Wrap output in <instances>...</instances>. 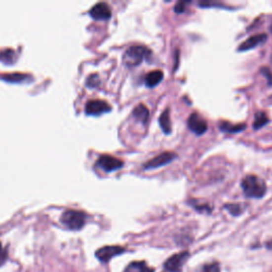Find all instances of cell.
Masks as SVG:
<instances>
[{"label":"cell","instance_id":"1","mask_svg":"<svg viewBox=\"0 0 272 272\" xmlns=\"http://www.w3.org/2000/svg\"><path fill=\"white\" fill-rule=\"evenodd\" d=\"M241 188L243 194L249 198L260 199L267 193L266 183L255 174H249L243 178L241 181Z\"/></svg>","mask_w":272,"mask_h":272},{"label":"cell","instance_id":"2","mask_svg":"<svg viewBox=\"0 0 272 272\" xmlns=\"http://www.w3.org/2000/svg\"><path fill=\"white\" fill-rule=\"evenodd\" d=\"M150 50L142 45H134L129 47L123 55V62L130 67L137 66L150 55Z\"/></svg>","mask_w":272,"mask_h":272},{"label":"cell","instance_id":"3","mask_svg":"<svg viewBox=\"0 0 272 272\" xmlns=\"http://www.w3.org/2000/svg\"><path fill=\"white\" fill-rule=\"evenodd\" d=\"M86 216L82 211H77L73 210V208H69L63 213L61 220L64 225L72 229V230H79L81 229L85 223Z\"/></svg>","mask_w":272,"mask_h":272},{"label":"cell","instance_id":"4","mask_svg":"<svg viewBox=\"0 0 272 272\" xmlns=\"http://www.w3.org/2000/svg\"><path fill=\"white\" fill-rule=\"evenodd\" d=\"M97 165H98L100 168H102L104 171H114L121 168L123 166V162L121 159L117 158L113 155H102L97 159Z\"/></svg>","mask_w":272,"mask_h":272},{"label":"cell","instance_id":"5","mask_svg":"<svg viewBox=\"0 0 272 272\" xmlns=\"http://www.w3.org/2000/svg\"><path fill=\"white\" fill-rule=\"evenodd\" d=\"M176 157H177V155H174L173 152H162L161 155H158L155 157L151 158L150 161H148L147 163H146L144 165V168L145 169L158 168V167H162L164 165L171 163Z\"/></svg>","mask_w":272,"mask_h":272},{"label":"cell","instance_id":"6","mask_svg":"<svg viewBox=\"0 0 272 272\" xmlns=\"http://www.w3.org/2000/svg\"><path fill=\"white\" fill-rule=\"evenodd\" d=\"M188 256H190V253L186 252V251L174 254L165 262L164 266L170 272H180L183 267L184 263L187 261Z\"/></svg>","mask_w":272,"mask_h":272},{"label":"cell","instance_id":"7","mask_svg":"<svg viewBox=\"0 0 272 272\" xmlns=\"http://www.w3.org/2000/svg\"><path fill=\"white\" fill-rule=\"evenodd\" d=\"M124 252V249L119 246H107L97 250L96 257L102 263L110 262L113 257Z\"/></svg>","mask_w":272,"mask_h":272},{"label":"cell","instance_id":"8","mask_svg":"<svg viewBox=\"0 0 272 272\" xmlns=\"http://www.w3.org/2000/svg\"><path fill=\"white\" fill-rule=\"evenodd\" d=\"M187 125L192 132L197 135L204 134L207 131V123L199 114L193 113L190 117H188Z\"/></svg>","mask_w":272,"mask_h":272},{"label":"cell","instance_id":"9","mask_svg":"<svg viewBox=\"0 0 272 272\" xmlns=\"http://www.w3.org/2000/svg\"><path fill=\"white\" fill-rule=\"evenodd\" d=\"M111 106L104 100L92 99L88 100L85 106V112L89 115H100L111 111Z\"/></svg>","mask_w":272,"mask_h":272},{"label":"cell","instance_id":"10","mask_svg":"<svg viewBox=\"0 0 272 272\" xmlns=\"http://www.w3.org/2000/svg\"><path fill=\"white\" fill-rule=\"evenodd\" d=\"M267 39H268L267 34H265V33L256 34V36L251 37L248 39H246L245 41H242L240 46L238 47V51H247L250 49H253V48L264 44L265 41L267 40Z\"/></svg>","mask_w":272,"mask_h":272},{"label":"cell","instance_id":"11","mask_svg":"<svg viewBox=\"0 0 272 272\" xmlns=\"http://www.w3.org/2000/svg\"><path fill=\"white\" fill-rule=\"evenodd\" d=\"M89 14L95 19H108L112 15L110 5L106 2H98L92 6Z\"/></svg>","mask_w":272,"mask_h":272},{"label":"cell","instance_id":"12","mask_svg":"<svg viewBox=\"0 0 272 272\" xmlns=\"http://www.w3.org/2000/svg\"><path fill=\"white\" fill-rule=\"evenodd\" d=\"M163 78H164V74L162 71H153L146 76L145 84L148 87H155L161 83Z\"/></svg>","mask_w":272,"mask_h":272},{"label":"cell","instance_id":"13","mask_svg":"<svg viewBox=\"0 0 272 272\" xmlns=\"http://www.w3.org/2000/svg\"><path fill=\"white\" fill-rule=\"evenodd\" d=\"M159 125L163 130L164 133L170 134L171 133V120H170V112L169 109H166L162 115L159 116Z\"/></svg>","mask_w":272,"mask_h":272},{"label":"cell","instance_id":"14","mask_svg":"<svg viewBox=\"0 0 272 272\" xmlns=\"http://www.w3.org/2000/svg\"><path fill=\"white\" fill-rule=\"evenodd\" d=\"M219 128L223 132H228V133H237V132H240L246 129L245 123H239V124H234L229 121H221L219 123Z\"/></svg>","mask_w":272,"mask_h":272},{"label":"cell","instance_id":"15","mask_svg":"<svg viewBox=\"0 0 272 272\" xmlns=\"http://www.w3.org/2000/svg\"><path fill=\"white\" fill-rule=\"evenodd\" d=\"M133 116L137 118L138 120H141L143 123H147L149 119V110L145 106V104L141 103L133 110Z\"/></svg>","mask_w":272,"mask_h":272},{"label":"cell","instance_id":"16","mask_svg":"<svg viewBox=\"0 0 272 272\" xmlns=\"http://www.w3.org/2000/svg\"><path fill=\"white\" fill-rule=\"evenodd\" d=\"M124 272H153V269L148 267L145 262H133L125 268Z\"/></svg>","mask_w":272,"mask_h":272},{"label":"cell","instance_id":"17","mask_svg":"<svg viewBox=\"0 0 272 272\" xmlns=\"http://www.w3.org/2000/svg\"><path fill=\"white\" fill-rule=\"evenodd\" d=\"M268 117L264 113V112H257L255 117H254V122H253V129L259 130L263 128L265 124L268 123Z\"/></svg>","mask_w":272,"mask_h":272},{"label":"cell","instance_id":"18","mask_svg":"<svg viewBox=\"0 0 272 272\" xmlns=\"http://www.w3.org/2000/svg\"><path fill=\"white\" fill-rule=\"evenodd\" d=\"M225 208L227 211H229L230 214H232L234 216H238L242 213L243 207L240 205V203H229L225 205Z\"/></svg>","mask_w":272,"mask_h":272},{"label":"cell","instance_id":"19","mask_svg":"<svg viewBox=\"0 0 272 272\" xmlns=\"http://www.w3.org/2000/svg\"><path fill=\"white\" fill-rule=\"evenodd\" d=\"M2 78L10 80V81H20L26 78L25 74H19V73H13V74H6V75H1Z\"/></svg>","mask_w":272,"mask_h":272},{"label":"cell","instance_id":"20","mask_svg":"<svg viewBox=\"0 0 272 272\" xmlns=\"http://www.w3.org/2000/svg\"><path fill=\"white\" fill-rule=\"evenodd\" d=\"M202 272H220V268L218 266V264H210V265H205L202 269Z\"/></svg>","mask_w":272,"mask_h":272},{"label":"cell","instance_id":"21","mask_svg":"<svg viewBox=\"0 0 272 272\" xmlns=\"http://www.w3.org/2000/svg\"><path fill=\"white\" fill-rule=\"evenodd\" d=\"M190 4V1H179L174 6V12L183 13L186 10V5Z\"/></svg>","mask_w":272,"mask_h":272},{"label":"cell","instance_id":"22","mask_svg":"<svg viewBox=\"0 0 272 272\" xmlns=\"http://www.w3.org/2000/svg\"><path fill=\"white\" fill-rule=\"evenodd\" d=\"M6 259H8V253H6V250L2 247L1 242H0V266L6 262Z\"/></svg>","mask_w":272,"mask_h":272},{"label":"cell","instance_id":"23","mask_svg":"<svg viewBox=\"0 0 272 272\" xmlns=\"http://www.w3.org/2000/svg\"><path fill=\"white\" fill-rule=\"evenodd\" d=\"M98 83H99L98 76H97V75L89 76V78L87 79L88 86H96V85H98Z\"/></svg>","mask_w":272,"mask_h":272},{"label":"cell","instance_id":"24","mask_svg":"<svg viewBox=\"0 0 272 272\" xmlns=\"http://www.w3.org/2000/svg\"><path fill=\"white\" fill-rule=\"evenodd\" d=\"M262 74L266 76V78L268 79V83L270 85H272V72L267 67H263L262 69Z\"/></svg>","mask_w":272,"mask_h":272},{"label":"cell","instance_id":"25","mask_svg":"<svg viewBox=\"0 0 272 272\" xmlns=\"http://www.w3.org/2000/svg\"><path fill=\"white\" fill-rule=\"evenodd\" d=\"M271 32H272V25H271Z\"/></svg>","mask_w":272,"mask_h":272}]
</instances>
